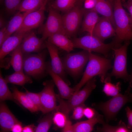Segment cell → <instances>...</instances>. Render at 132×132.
I'll return each mask as SVG.
<instances>
[{"mask_svg": "<svg viewBox=\"0 0 132 132\" xmlns=\"http://www.w3.org/2000/svg\"><path fill=\"white\" fill-rule=\"evenodd\" d=\"M97 112L93 108L85 107L84 110V114L88 119H90L94 117Z\"/></svg>", "mask_w": 132, "mask_h": 132, "instance_id": "8d00e7d4", "label": "cell"}, {"mask_svg": "<svg viewBox=\"0 0 132 132\" xmlns=\"http://www.w3.org/2000/svg\"><path fill=\"white\" fill-rule=\"evenodd\" d=\"M48 10L49 13L46 22L39 27L38 29V33L42 35L41 38L44 41L55 33H61L65 35L62 15L58 11L50 6Z\"/></svg>", "mask_w": 132, "mask_h": 132, "instance_id": "9c48e42d", "label": "cell"}, {"mask_svg": "<svg viewBox=\"0 0 132 132\" xmlns=\"http://www.w3.org/2000/svg\"><path fill=\"white\" fill-rule=\"evenodd\" d=\"M123 5L128 11L132 19V0H128L127 2H124Z\"/></svg>", "mask_w": 132, "mask_h": 132, "instance_id": "ee69618b", "label": "cell"}, {"mask_svg": "<svg viewBox=\"0 0 132 132\" xmlns=\"http://www.w3.org/2000/svg\"><path fill=\"white\" fill-rule=\"evenodd\" d=\"M71 40L74 48L100 53L106 56L111 49L120 46L115 40L109 44H105L95 36L88 33L83 37L75 38Z\"/></svg>", "mask_w": 132, "mask_h": 132, "instance_id": "8992f818", "label": "cell"}, {"mask_svg": "<svg viewBox=\"0 0 132 132\" xmlns=\"http://www.w3.org/2000/svg\"><path fill=\"white\" fill-rule=\"evenodd\" d=\"M103 91L108 96L114 97L120 93L121 83L118 82L115 84L111 82L110 78L106 77L104 82Z\"/></svg>", "mask_w": 132, "mask_h": 132, "instance_id": "f546056e", "label": "cell"}, {"mask_svg": "<svg viewBox=\"0 0 132 132\" xmlns=\"http://www.w3.org/2000/svg\"><path fill=\"white\" fill-rule=\"evenodd\" d=\"M98 14L92 10H86L82 25V32H86L92 35L95 27L100 18Z\"/></svg>", "mask_w": 132, "mask_h": 132, "instance_id": "44dd1931", "label": "cell"}, {"mask_svg": "<svg viewBox=\"0 0 132 132\" xmlns=\"http://www.w3.org/2000/svg\"><path fill=\"white\" fill-rule=\"evenodd\" d=\"M5 21L3 18L0 17V28L4 27Z\"/></svg>", "mask_w": 132, "mask_h": 132, "instance_id": "bcb514c9", "label": "cell"}, {"mask_svg": "<svg viewBox=\"0 0 132 132\" xmlns=\"http://www.w3.org/2000/svg\"><path fill=\"white\" fill-rule=\"evenodd\" d=\"M4 78L3 77L1 73L0 74V101L10 100L13 101L20 106L21 104L14 98L12 93L9 90Z\"/></svg>", "mask_w": 132, "mask_h": 132, "instance_id": "f1b7e54d", "label": "cell"}, {"mask_svg": "<svg viewBox=\"0 0 132 132\" xmlns=\"http://www.w3.org/2000/svg\"><path fill=\"white\" fill-rule=\"evenodd\" d=\"M108 18L115 29V25L113 12L111 5L108 0H99L95 7L92 9Z\"/></svg>", "mask_w": 132, "mask_h": 132, "instance_id": "7402d4cb", "label": "cell"}, {"mask_svg": "<svg viewBox=\"0 0 132 132\" xmlns=\"http://www.w3.org/2000/svg\"><path fill=\"white\" fill-rule=\"evenodd\" d=\"M130 91L127 90L123 94L120 93L107 101L96 105V108L104 114L107 123L116 120L117 114L121 108L127 103L132 102Z\"/></svg>", "mask_w": 132, "mask_h": 132, "instance_id": "5b68a950", "label": "cell"}, {"mask_svg": "<svg viewBox=\"0 0 132 132\" xmlns=\"http://www.w3.org/2000/svg\"><path fill=\"white\" fill-rule=\"evenodd\" d=\"M77 0H55L50 5L59 11L66 12L74 7Z\"/></svg>", "mask_w": 132, "mask_h": 132, "instance_id": "4dcf8cb0", "label": "cell"}, {"mask_svg": "<svg viewBox=\"0 0 132 132\" xmlns=\"http://www.w3.org/2000/svg\"><path fill=\"white\" fill-rule=\"evenodd\" d=\"M84 0H77L76 3H77V4L80 5L82 2H83Z\"/></svg>", "mask_w": 132, "mask_h": 132, "instance_id": "c3c4849f", "label": "cell"}, {"mask_svg": "<svg viewBox=\"0 0 132 132\" xmlns=\"http://www.w3.org/2000/svg\"><path fill=\"white\" fill-rule=\"evenodd\" d=\"M46 71L47 74L51 76L57 86L60 97L63 99H68L75 92L73 88L70 87L68 83L54 71L49 61L47 62Z\"/></svg>", "mask_w": 132, "mask_h": 132, "instance_id": "2e32d148", "label": "cell"}, {"mask_svg": "<svg viewBox=\"0 0 132 132\" xmlns=\"http://www.w3.org/2000/svg\"><path fill=\"white\" fill-rule=\"evenodd\" d=\"M11 52L10 64L15 71L23 72V54L20 44Z\"/></svg>", "mask_w": 132, "mask_h": 132, "instance_id": "484cf974", "label": "cell"}, {"mask_svg": "<svg viewBox=\"0 0 132 132\" xmlns=\"http://www.w3.org/2000/svg\"><path fill=\"white\" fill-rule=\"evenodd\" d=\"M77 4L62 16L65 35L69 38L76 33L80 25L86 10Z\"/></svg>", "mask_w": 132, "mask_h": 132, "instance_id": "30bf717a", "label": "cell"}, {"mask_svg": "<svg viewBox=\"0 0 132 132\" xmlns=\"http://www.w3.org/2000/svg\"><path fill=\"white\" fill-rule=\"evenodd\" d=\"M62 131L64 132H74L73 125L69 119L67 120L64 126L62 128Z\"/></svg>", "mask_w": 132, "mask_h": 132, "instance_id": "f35d334b", "label": "cell"}, {"mask_svg": "<svg viewBox=\"0 0 132 132\" xmlns=\"http://www.w3.org/2000/svg\"></svg>", "mask_w": 132, "mask_h": 132, "instance_id": "f907efd6", "label": "cell"}, {"mask_svg": "<svg viewBox=\"0 0 132 132\" xmlns=\"http://www.w3.org/2000/svg\"><path fill=\"white\" fill-rule=\"evenodd\" d=\"M130 79L129 81H130L129 83V85L128 87V88H131L132 86V73L131 75H130ZM132 95V93H131Z\"/></svg>", "mask_w": 132, "mask_h": 132, "instance_id": "7dc6e473", "label": "cell"}, {"mask_svg": "<svg viewBox=\"0 0 132 132\" xmlns=\"http://www.w3.org/2000/svg\"><path fill=\"white\" fill-rule=\"evenodd\" d=\"M45 44L50 56L51 66L53 70L68 84L66 79V72L59 55L58 47L48 40L45 41Z\"/></svg>", "mask_w": 132, "mask_h": 132, "instance_id": "5bb4252c", "label": "cell"}, {"mask_svg": "<svg viewBox=\"0 0 132 132\" xmlns=\"http://www.w3.org/2000/svg\"><path fill=\"white\" fill-rule=\"evenodd\" d=\"M48 113L40 120L35 128V132H47L48 131L53 122V115Z\"/></svg>", "mask_w": 132, "mask_h": 132, "instance_id": "1f68e13d", "label": "cell"}, {"mask_svg": "<svg viewBox=\"0 0 132 132\" xmlns=\"http://www.w3.org/2000/svg\"><path fill=\"white\" fill-rule=\"evenodd\" d=\"M129 41H125L123 45L119 48H112L115 55L114 65L111 72L106 77L110 78L114 76L116 78L122 79L125 82L129 81L130 76L127 69V51Z\"/></svg>", "mask_w": 132, "mask_h": 132, "instance_id": "ba28073f", "label": "cell"}, {"mask_svg": "<svg viewBox=\"0 0 132 132\" xmlns=\"http://www.w3.org/2000/svg\"><path fill=\"white\" fill-rule=\"evenodd\" d=\"M4 101L0 102V126L1 132H9L15 124L21 122Z\"/></svg>", "mask_w": 132, "mask_h": 132, "instance_id": "e0dca14e", "label": "cell"}, {"mask_svg": "<svg viewBox=\"0 0 132 132\" xmlns=\"http://www.w3.org/2000/svg\"><path fill=\"white\" fill-rule=\"evenodd\" d=\"M6 27L1 28L0 31V47L1 46L5 40V37Z\"/></svg>", "mask_w": 132, "mask_h": 132, "instance_id": "b9f144b4", "label": "cell"}, {"mask_svg": "<svg viewBox=\"0 0 132 132\" xmlns=\"http://www.w3.org/2000/svg\"><path fill=\"white\" fill-rule=\"evenodd\" d=\"M13 0H4L6 10L7 12L10 14H13L12 4Z\"/></svg>", "mask_w": 132, "mask_h": 132, "instance_id": "ab89813d", "label": "cell"}, {"mask_svg": "<svg viewBox=\"0 0 132 132\" xmlns=\"http://www.w3.org/2000/svg\"><path fill=\"white\" fill-rule=\"evenodd\" d=\"M3 0H0V3H2Z\"/></svg>", "mask_w": 132, "mask_h": 132, "instance_id": "681fc988", "label": "cell"}, {"mask_svg": "<svg viewBox=\"0 0 132 132\" xmlns=\"http://www.w3.org/2000/svg\"><path fill=\"white\" fill-rule=\"evenodd\" d=\"M89 58V52L85 50L68 53L61 58L65 72L73 77H77L81 74Z\"/></svg>", "mask_w": 132, "mask_h": 132, "instance_id": "52a82bcc", "label": "cell"}, {"mask_svg": "<svg viewBox=\"0 0 132 132\" xmlns=\"http://www.w3.org/2000/svg\"><path fill=\"white\" fill-rule=\"evenodd\" d=\"M99 0H84V6L85 10L93 9L95 7Z\"/></svg>", "mask_w": 132, "mask_h": 132, "instance_id": "d590c367", "label": "cell"}, {"mask_svg": "<svg viewBox=\"0 0 132 132\" xmlns=\"http://www.w3.org/2000/svg\"><path fill=\"white\" fill-rule=\"evenodd\" d=\"M126 115L128 120L127 126L132 129V110L128 106L125 109Z\"/></svg>", "mask_w": 132, "mask_h": 132, "instance_id": "74e56055", "label": "cell"}, {"mask_svg": "<svg viewBox=\"0 0 132 132\" xmlns=\"http://www.w3.org/2000/svg\"><path fill=\"white\" fill-rule=\"evenodd\" d=\"M68 119V116L61 111H57L53 116V122L59 128H63Z\"/></svg>", "mask_w": 132, "mask_h": 132, "instance_id": "d6a6232c", "label": "cell"}, {"mask_svg": "<svg viewBox=\"0 0 132 132\" xmlns=\"http://www.w3.org/2000/svg\"><path fill=\"white\" fill-rule=\"evenodd\" d=\"M22 124L21 122L15 124L12 127L11 131L13 132H22L23 127Z\"/></svg>", "mask_w": 132, "mask_h": 132, "instance_id": "60d3db41", "label": "cell"}, {"mask_svg": "<svg viewBox=\"0 0 132 132\" xmlns=\"http://www.w3.org/2000/svg\"><path fill=\"white\" fill-rule=\"evenodd\" d=\"M48 38V41L67 52L69 53L73 50L74 47L72 41L64 34L55 33Z\"/></svg>", "mask_w": 132, "mask_h": 132, "instance_id": "ffe728a7", "label": "cell"}, {"mask_svg": "<svg viewBox=\"0 0 132 132\" xmlns=\"http://www.w3.org/2000/svg\"><path fill=\"white\" fill-rule=\"evenodd\" d=\"M84 104L75 107L73 110V112L72 116L73 119L75 120L80 119L83 116L84 110L85 107Z\"/></svg>", "mask_w": 132, "mask_h": 132, "instance_id": "e575fe53", "label": "cell"}, {"mask_svg": "<svg viewBox=\"0 0 132 132\" xmlns=\"http://www.w3.org/2000/svg\"><path fill=\"white\" fill-rule=\"evenodd\" d=\"M20 45L23 54L38 53L46 48L45 41L38 37L32 30L26 33Z\"/></svg>", "mask_w": 132, "mask_h": 132, "instance_id": "4fadbf2b", "label": "cell"}, {"mask_svg": "<svg viewBox=\"0 0 132 132\" xmlns=\"http://www.w3.org/2000/svg\"><path fill=\"white\" fill-rule=\"evenodd\" d=\"M92 35L102 42L110 37L116 36L115 30L110 21L103 16L96 24Z\"/></svg>", "mask_w": 132, "mask_h": 132, "instance_id": "9a60e30c", "label": "cell"}, {"mask_svg": "<svg viewBox=\"0 0 132 132\" xmlns=\"http://www.w3.org/2000/svg\"><path fill=\"white\" fill-rule=\"evenodd\" d=\"M35 127L33 124L28 125L23 127V132H35Z\"/></svg>", "mask_w": 132, "mask_h": 132, "instance_id": "7bdbcfd3", "label": "cell"}, {"mask_svg": "<svg viewBox=\"0 0 132 132\" xmlns=\"http://www.w3.org/2000/svg\"><path fill=\"white\" fill-rule=\"evenodd\" d=\"M48 0H45L38 10L28 14L19 28L15 33H27L42 25L45 18L44 11Z\"/></svg>", "mask_w": 132, "mask_h": 132, "instance_id": "7c38bea8", "label": "cell"}, {"mask_svg": "<svg viewBox=\"0 0 132 132\" xmlns=\"http://www.w3.org/2000/svg\"><path fill=\"white\" fill-rule=\"evenodd\" d=\"M30 13L31 12H21L18 11L11 19L6 27L4 41L18 29L25 17Z\"/></svg>", "mask_w": 132, "mask_h": 132, "instance_id": "603a6c76", "label": "cell"}, {"mask_svg": "<svg viewBox=\"0 0 132 132\" xmlns=\"http://www.w3.org/2000/svg\"><path fill=\"white\" fill-rule=\"evenodd\" d=\"M12 94L14 99L21 105L29 110L32 113L39 111L38 108L30 101L27 96L25 92L19 91L17 88L13 86L11 88Z\"/></svg>", "mask_w": 132, "mask_h": 132, "instance_id": "cb8c5ba5", "label": "cell"}, {"mask_svg": "<svg viewBox=\"0 0 132 132\" xmlns=\"http://www.w3.org/2000/svg\"><path fill=\"white\" fill-rule=\"evenodd\" d=\"M55 85L53 80L44 82V88L38 93L42 108V112L44 114L49 113L57 108L56 95L54 91Z\"/></svg>", "mask_w": 132, "mask_h": 132, "instance_id": "8fae6325", "label": "cell"}, {"mask_svg": "<svg viewBox=\"0 0 132 132\" xmlns=\"http://www.w3.org/2000/svg\"><path fill=\"white\" fill-rule=\"evenodd\" d=\"M88 61L81 79L73 88L74 92L80 90L88 81L96 76H99L101 82L103 83L107 72L112 67L110 59L99 56L91 52H89Z\"/></svg>", "mask_w": 132, "mask_h": 132, "instance_id": "6da1fadb", "label": "cell"}, {"mask_svg": "<svg viewBox=\"0 0 132 132\" xmlns=\"http://www.w3.org/2000/svg\"><path fill=\"white\" fill-rule=\"evenodd\" d=\"M22 0H13L12 4L13 14L18 11L19 6Z\"/></svg>", "mask_w": 132, "mask_h": 132, "instance_id": "f6af8a7d", "label": "cell"}, {"mask_svg": "<svg viewBox=\"0 0 132 132\" xmlns=\"http://www.w3.org/2000/svg\"><path fill=\"white\" fill-rule=\"evenodd\" d=\"M4 79L7 83H11L23 87L26 84L33 82L31 77L21 72L15 71L11 75L6 76Z\"/></svg>", "mask_w": 132, "mask_h": 132, "instance_id": "d4e9b609", "label": "cell"}, {"mask_svg": "<svg viewBox=\"0 0 132 132\" xmlns=\"http://www.w3.org/2000/svg\"><path fill=\"white\" fill-rule=\"evenodd\" d=\"M47 52L44 49L37 54H23V68L25 74L37 80L46 76L47 62L45 59Z\"/></svg>", "mask_w": 132, "mask_h": 132, "instance_id": "277c9868", "label": "cell"}, {"mask_svg": "<svg viewBox=\"0 0 132 132\" xmlns=\"http://www.w3.org/2000/svg\"><path fill=\"white\" fill-rule=\"evenodd\" d=\"M101 127H98L97 131L103 132H132V129L129 128L121 120L115 126L109 125L104 122Z\"/></svg>", "mask_w": 132, "mask_h": 132, "instance_id": "83f0119b", "label": "cell"}, {"mask_svg": "<svg viewBox=\"0 0 132 132\" xmlns=\"http://www.w3.org/2000/svg\"><path fill=\"white\" fill-rule=\"evenodd\" d=\"M26 92L25 93L31 102L38 108L39 111L42 112V108L39 93L30 92L24 88Z\"/></svg>", "mask_w": 132, "mask_h": 132, "instance_id": "836d02e7", "label": "cell"}, {"mask_svg": "<svg viewBox=\"0 0 132 132\" xmlns=\"http://www.w3.org/2000/svg\"><path fill=\"white\" fill-rule=\"evenodd\" d=\"M45 0H22L18 11L21 12H31L39 9Z\"/></svg>", "mask_w": 132, "mask_h": 132, "instance_id": "4316f807", "label": "cell"}, {"mask_svg": "<svg viewBox=\"0 0 132 132\" xmlns=\"http://www.w3.org/2000/svg\"><path fill=\"white\" fill-rule=\"evenodd\" d=\"M27 33H14L5 40L0 47V63L3 61L4 57L7 55L21 44Z\"/></svg>", "mask_w": 132, "mask_h": 132, "instance_id": "ac0fdd59", "label": "cell"}, {"mask_svg": "<svg viewBox=\"0 0 132 132\" xmlns=\"http://www.w3.org/2000/svg\"><path fill=\"white\" fill-rule=\"evenodd\" d=\"M114 17L116 37L115 40L119 44L123 41L132 40L131 20L123 8L121 0H114Z\"/></svg>", "mask_w": 132, "mask_h": 132, "instance_id": "7a4b0ae2", "label": "cell"}, {"mask_svg": "<svg viewBox=\"0 0 132 132\" xmlns=\"http://www.w3.org/2000/svg\"><path fill=\"white\" fill-rule=\"evenodd\" d=\"M104 122L103 116L97 112L93 118L78 122L73 125L74 132H90L97 123L102 124Z\"/></svg>", "mask_w": 132, "mask_h": 132, "instance_id": "d6986e66", "label": "cell"}, {"mask_svg": "<svg viewBox=\"0 0 132 132\" xmlns=\"http://www.w3.org/2000/svg\"><path fill=\"white\" fill-rule=\"evenodd\" d=\"M96 80L95 77L88 81L82 89L74 92L67 101H65L59 95L56 94L57 101L59 103L57 110L68 116L69 112L76 107L84 104L92 91L96 87Z\"/></svg>", "mask_w": 132, "mask_h": 132, "instance_id": "3957f363", "label": "cell"}]
</instances>
